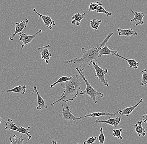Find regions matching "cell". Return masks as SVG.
Here are the masks:
<instances>
[{
	"instance_id": "obj_1",
	"label": "cell",
	"mask_w": 147,
	"mask_h": 144,
	"mask_svg": "<svg viewBox=\"0 0 147 144\" xmlns=\"http://www.w3.org/2000/svg\"><path fill=\"white\" fill-rule=\"evenodd\" d=\"M114 33L113 32L109 33L104 40L100 44L96 45V47H93L91 48L88 50H85L84 48H82V55L80 58H77L70 60H66L65 63H78L80 67V70L83 71L85 69L89 68L93 61L101 64V63L97 60L99 50L107 44V42L109 41L110 37Z\"/></svg>"
},
{
	"instance_id": "obj_32",
	"label": "cell",
	"mask_w": 147,
	"mask_h": 144,
	"mask_svg": "<svg viewBox=\"0 0 147 144\" xmlns=\"http://www.w3.org/2000/svg\"><path fill=\"white\" fill-rule=\"evenodd\" d=\"M147 115L146 114H144L143 116H142V120H143V121H144V123H147Z\"/></svg>"
},
{
	"instance_id": "obj_11",
	"label": "cell",
	"mask_w": 147,
	"mask_h": 144,
	"mask_svg": "<svg viewBox=\"0 0 147 144\" xmlns=\"http://www.w3.org/2000/svg\"><path fill=\"white\" fill-rule=\"evenodd\" d=\"M117 54H118L117 51L113 50H110L109 48L107 47V44H106L104 46L101 48L99 50V54L97 58L101 57L102 56H107V55L117 57Z\"/></svg>"
},
{
	"instance_id": "obj_36",
	"label": "cell",
	"mask_w": 147,
	"mask_h": 144,
	"mask_svg": "<svg viewBox=\"0 0 147 144\" xmlns=\"http://www.w3.org/2000/svg\"><path fill=\"white\" fill-rule=\"evenodd\" d=\"M0 9H1V8H0Z\"/></svg>"
},
{
	"instance_id": "obj_22",
	"label": "cell",
	"mask_w": 147,
	"mask_h": 144,
	"mask_svg": "<svg viewBox=\"0 0 147 144\" xmlns=\"http://www.w3.org/2000/svg\"><path fill=\"white\" fill-rule=\"evenodd\" d=\"M30 128H31L30 126H28L27 128H25L23 127H21L19 128H18V129L16 130V131L18 132L19 133H22L23 134H26L27 135L28 137L27 141H28L32 137V136L30 135V132L29 131Z\"/></svg>"
},
{
	"instance_id": "obj_5",
	"label": "cell",
	"mask_w": 147,
	"mask_h": 144,
	"mask_svg": "<svg viewBox=\"0 0 147 144\" xmlns=\"http://www.w3.org/2000/svg\"><path fill=\"white\" fill-rule=\"evenodd\" d=\"M42 32V30L39 29L38 31L32 35H29L26 33H19V35L20 36L19 41H22L23 43V44L22 45L21 49L22 50L24 47L27 44H29L32 41V40L36 36V35L39 33Z\"/></svg>"
},
{
	"instance_id": "obj_34",
	"label": "cell",
	"mask_w": 147,
	"mask_h": 144,
	"mask_svg": "<svg viewBox=\"0 0 147 144\" xmlns=\"http://www.w3.org/2000/svg\"><path fill=\"white\" fill-rule=\"evenodd\" d=\"M3 121V119H2V118H1V117H0V124H1V122H2Z\"/></svg>"
},
{
	"instance_id": "obj_17",
	"label": "cell",
	"mask_w": 147,
	"mask_h": 144,
	"mask_svg": "<svg viewBox=\"0 0 147 144\" xmlns=\"http://www.w3.org/2000/svg\"><path fill=\"white\" fill-rule=\"evenodd\" d=\"M115 114H113L112 113H109L107 111L105 112H93L89 113L87 115H85L83 117H81L82 118H86V117H101V116H111V117H115L116 116Z\"/></svg>"
},
{
	"instance_id": "obj_13",
	"label": "cell",
	"mask_w": 147,
	"mask_h": 144,
	"mask_svg": "<svg viewBox=\"0 0 147 144\" xmlns=\"http://www.w3.org/2000/svg\"><path fill=\"white\" fill-rule=\"evenodd\" d=\"M34 91L36 92L37 96L38 106L36 107L37 110L40 111L42 109H47L48 108L47 105L46 104L45 101L44 99L42 98L41 95L38 93V91L37 90L36 86H34V87L32 94H33Z\"/></svg>"
},
{
	"instance_id": "obj_21",
	"label": "cell",
	"mask_w": 147,
	"mask_h": 144,
	"mask_svg": "<svg viewBox=\"0 0 147 144\" xmlns=\"http://www.w3.org/2000/svg\"><path fill=\"white\" fill-rule=\"evenodd\" d=\"M18 127L13 123V120L10 118L8 119V121L5 123V129L7 131H16Z\"/></svg>"
},
{
	"instance_id": "obj_3",
	"label": "cell",
	"mask_w": 147,
	"mask_h": 144,
	"mask_svg": "<svg viewBox=\"0 0 147 144\" xmlns=\"http://www.w3.org/2000/svg\"><path fill=\"white\" fill-rule=\"evenodd\" d=\"M76 70H77L78 74L82 78L83 80L84 81L85 84H86V89L84 91L80 90V94L82 95H88L93 100L94 103H97V102L96 100V96H99L101 98H103L104 95V93L97 91V90H96L94 88H93L92 86L90 85V82L85 78L83 70H80L78 67L76 68Z\"/></svg>"
},
{
	"instance_id": "obj_12",
	"label": "cell",
	"mask_w": 147,
	"mask_h": 144,
	"mask_svg": "<svg viewBox=\"0 0 147 144\" xmlns=\"http://www.w3.org/2000/svg\"><path fill=\"white\" fill-rule=\"evenodd\" d=\"M142 101H143V99L141 98L140 100L135 105L130 106V107H127V108H123L122 110H119L117 112H116V113L122 115V116H126L127 117H128L129 115L133 112L134 109L137 108L138 105L140 104L141 103Z\"/></svg>"
},
{
	"instance_id": "obj_25",
	"label": "cell",
	"mask_w": 147,
	"mask_h": 144,
	"mask_svg": "<svg viewBox=\"0 0 147 144\" xmlns=\"http://www.w3.org/2000/svg\"><path fill=\"white\" fill-rule=\"evenodd\" d=\"M72 78V76L71 77H67L65 76H63L60 77L57 81L55 82L54 83L51 85L50 89H52V88L54 86H56L57 84H58L59 83H63V82H65L70 80Z\"/></svg>"
},
{
	"instance_id": "obj_27",
	"label": "cell",
	"mask_w": 147,
	"mask_h": 144,
	"mask_svg": "<svg viewBox=\"0 0 147 144\" xmlns=\"http://www.w3.org/2000/svg\"><path fill=\"white\" fill-rule=\"evenodd\" d=\"M142 75V80H141V85L142 86H145L147 84V72L146 69H144L141 72Z\"/></svg>"
},
{
	"instance_id": "obj_29",
	"label": "cell",
	"mask_w": 147,
	"mask_h": 144,
	"mask_svg": "<svg viewBox=\"0 0 147 144\" xmlns=\"http://www.w3.org/2000/svg\"><path fill=\"white\" fill-rule=\"evenodd\" d=\"M100 133L99 135L98 139L99 140L100 144H104L105 140V136L103 133V129L102 127L100 125Z\"/></svg>"
},
{
	"instance_id": "obj_4",
	"label": "cell",
	"mask_w": 147,
	"mask_h": 144,
	"mask_svg": "<svg viewBox=\"0 0 147 144\" xmlns=\"http://www.w3.org/2000/svg\"><path fill=\"white\" fill-rule=\"evenodd\" d=\"M93 67L95 70V76L97 77L99 79L100 81L102 82L105 86L108 87L109 84H108V82L106 80L105 75L108 72V70L107 68H102L99 67L97 63L94 61L92 62Z\"/></svg>"
},
{
	"instance_id": "obj_20",
	"label": "cell",
	"mask_w": 147,
	"mask_h": 144,
	"mask_svg": "<svg viewBox=\"0 0 147 144\" xmlns=\"http://www.w3.org/2000/svg\"><path fill=\"white\" fill-rule=\"evenodd\" d=\"M117 57L123 59L125 60L126 61H127V63H128L129 66V68H134L135 69H137L138 68L140 63L139 62H138L137 61H136L135 60L129 59L125 58L123 57L120 56L119 54H117Z\"/></svg>"
},
{
	"instance_id": "obj_2",
	"label": "cell",
	"mask_w": 147,
	"mask_h": 144,
	"mask_svg": "<svg viewBox=\"0 0 147 144\" xmlns=\"http://www.w3.org/2000/svg\"><path fill=\"white\" fill-rule=\"evenodd\" d=\"M71 76L72 78L70 80L61 83L62 89L64 90V92L60 99L51 104V106L60 101L65 102L71 101L78 96L80 90L82 82L83 80L78 74H73Z\"/></svg>"
},
{
	"instance_id": "obj_8",
	"label": "cell",
	"mask_w": 147,
	"mask_h": 144,
	"mask_svg": "<svg viewBox=\"0 0 147 144\" xmlns=\"http://www.w3.org/2000/svg\"><path fill=\"white\" fill-rule=\"evenodd\" d=\"M33 11L37 14L39 16V18H41L43 20V22L45 24V25L49 28V30H51L53 28L52 25H56L55 21L52 20L51 18L48 15H43L39 13L37 11L36 9H34L33 10Z\"/></svg>"
},
{
	"instance_id": "obj_33",
	"label": "cell",
	"mask_w": 147,
	"mask_h": 144,
	"mask_svg": "<svg viewBox=\"0 0 147 144\" xmlns=\"http://www.w3.org/2000/svg\"><path fill=\"white\" fill-rule=\"evenodd\" d=\"M52 144H57V141L55 139L52 140Z\"/></svg>"
},
{
	"instance_id": "obj_26",
	"label": "cell",
	"mask_w": 147,
	"mask_h": 144,
	"mask_svg": "<svg viewBox=\"0 0 147 144\" xmlns=\"http://www.w3.org/2000/svg\"><path fill=\"white\" fill-rule=\"evenodd\" d=\"M95 11L98 13L105 14L107 17L111 16L112 15V13L107 11L105 9L102 7V5H99Z\"/></svg>"
},
{
	"instance_id": "obj_23",
	"label": "cell",
	"mask_w": 147,
	"mask_h": 144,
	"mask_svg": "<svg viewBox=\"0 0 147 144\" xmlns=\"http://www.w3.org/2000/svg\"><path fill=\"white\" fill-rule=\"evenodd\" d=\"M22 135H21L20 137L18 138L16 135H13L10 137L9 140L11 142V144H23L24 139L22 138Z\"/></svg>"
},
{
	"instance_id": "obj_30",
	"label": "cell",
	"mask_w": 147,
	"mask_h": 144,
	"mask_svg": "<svg viewBox=\"0 0 147 144\" xmlns=\"http://www.w3.org/2000/svg\"><path fill=\"white\" fill-rule=\"evenodd\" d=\"M113 136L115 137H117L120 140L123 139V137L121 136V132L123 129L120 128L119 130H113Z\"/></svg>"
},
{
	"instance_id": "obj_31",
	"label": "cell",
	"mask_w": 147,
	"mask_h": 144,
	"mask_svg": "<svg viewBox=\"0 0 147 144\" xmlns=\"http://www.w3.org/2000/svg\"><path fill=\"white\" fill-rule=\"evenodd\" d=\"M98 139L96 137H89L86 141L84 142L83 144H94V142Z\"/></svg>"
},
{
	"instance_id": "obj_28",
	"label": "cell",
	"mask_w": 147,
	"mask_h": 144,
	"mask_svg": "<svg viewBox=\"0 0 147 144\" xmlns=\"http://www.w3.org/2000/svg\"><path fill=\"white\" fill-rule=\"evenodd\" d=\"M100 5H102V3L99 1H97L96 3H92L89 5L88 11H95L98 6Z\"/></svg>"
},
{
	"instance_id": "obj_9",
	"label": "cell",
	"mask_w": 147,
	"mask_h": 144,
	"mask_svg": "<svg viewBox=\"0 0 147 144\" xmlns=\"http://www.w3.org/2000/svg\"><path fill=\"white\" fill-rule=\"evenodd\" d=\"M50 45L44 46L43 48L39 47L38 48V50L41 54V58L42 60H45L46 63H49V60L50 58L52 56V54L49 52V49L50 48Z\"/></svg>"
},
{
	"instance_id": "obj_7",
	"label": "cell",
	"mask_w": 147,
	"mask_h": 144,
	"mask_svg": "<svg viewBox=\"0 0 147 144\" xmlns=\"http://www.w3.org/2000/svg\"><path fill=\"white\" fill-rule=\"evenodd\" d=\"M28 23V20L27 19H25L24 21H21L20 23H16L15 31L14 33L11 36L9 37L10 41H13L14 38L17 34L21 33L23 30L26 28L27 24Z\"/></svg>"
},
{
	"instance_id": "obj_10",
	"label": "cell",
	"mask_w": 147,
	"mask_h": 144,
	"mask_svg": "<svg viewBox=\"0 0 147 144\" xmlns=\"http://www.w3.org/2000/svg\"><path fill=\"white\" fill-rule=\"evenodd\" d=\"M131 12L133 14L134 17L133 19L130 20L131 22H135V24L136 26L142 25L144 24L143 18L145 16V14L142 12H138L137 11H134L132 10H130Z\"/></svg>"
},
{
	"instance_id": "obj_19",
	"label": "cell",
	"mask_w": 147,
	"mask_h": 144,
	"mask_svg": "<svg viewBox=\"0 0 147 144\" xmlns=\"http://www.w3.org/2000/svg\"><path fill=\"white\" fill-rule=\"evenodd\" d=\"M85 13H83L82 14L79 13H75L71 18L72 21H71V23L77 26H79L80 25L82 20L85 18Z\"/></svg>"
},
{
	"instance_id": "obj_24",
	"label": "cell",
	"mask_w": 147,
	"mask_h": 144,
	"mask_svg": "<svg viewBox=\"0 0 147 144\" xmlns=\"http://www.w3.org/2000/svg\"><path fill=\"white\" fill-rule=\"evenodd\" d=\"M101 22H102V21L101 20H97L94 18L90 21V27L93 30H99L100 29V25Z\"/></svg>"
},
{
	"instance_id": "obj_15",
	"label": "cell",
	"mask_w": 147,
	"mask_h": 144,
	"mask_svg": "<svg viewBox=\"0 0 147 144\" xmlns=\"http://www.w3.org/2000/svg\"><path fill=\"white\" fill-rule=\"evenodd\" d=\"M117 31L119 32L118 35L121 36L129 37L131 35L136 36L138 35L137 32L133 30L132 28L127 29L117 28Z\"/></svg>"
},
{
	"instance_id": "obj_18",
	"label": "cell",
	"mask_w": 147,
	"mask_h": 144,
	"mask_svg": "<svg viewBox=\"0 0 147 144\" xmlns=\"http://www.w3.org/2000/svg\"><path fill=\"white\" fill-rule=\"evenodd\" d=\"M142 121H139L136 124L134 125L135 131L139 137H141L142 135L145 136L146 135L145 127H143L142 126Z\"/></svg>"
},
{
	"instance_id": "obj_16",
	"label": "cell",
	"mask_w": 147,
	"mask_h": 144,
	"mask_svg": "<svg viewBox=\"0 0 147 144\" xmlns=\"http://www.w3.org/2000/svg\"><path fill=\"white\" fill-rule=\"evenodd\" d=\"M26 86L25 85H20L14 87L13 88L11 89L8 90H3L0 89V92H5L10 93V92H17V93H20L24 95L26 91Z\"/></svg>"
},
{
	"instance_id": "obj_35",
	"label": "cell",
	"mask_w": 147,
	"mask_h": 144,
	"mask_svg": "<svg viewBox=\"0 0 147 144\" xmlns=\"http://www.w3.org/2000/svg\"><path fill=\"white\" fill-rule=\"evenodd\" d=\"M80 144V143H78V144Z\"/></svg>"
},
{
	"instance_id": "obj_6",
	"label": "cell",
	"mask_w": 147,
	"mask_h": 144,
	"mask_svg": "<svg viewBox=\"0 0 147 144\" xmlns=\"http://www.w3.org/2000/svg\"><path fill=\"white\" fill-rule=\"evenodd\" d=\"M62 111L61 112V116L63 120L66 121H76L82 120V117H75L72 114V111L69 106H66V109L64 108V105L62 104Z\"/></svg>"
},
{
	"instance_id": "obj_14",
	"label": "cell",
	"mask_w": 147,
	"mask_h": 144,
	"mask_svg": "<svg viewBox=\"0 0 147 144\" xmlns=\"http://www.w3.org/2000/svg\"><path fill=\"white\" fill-rule=\"evenodd\" d=\"M121 122V119L119 116H117L116 118H110L105 121H101L100 119H97L95 121L96 123H105L110 125L117 127Z\"/></svg>"
}]
</instances>
